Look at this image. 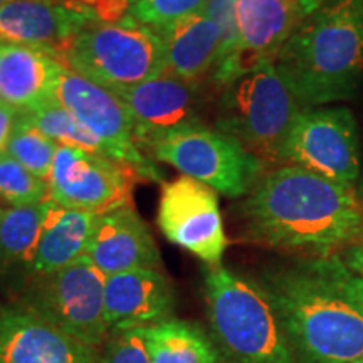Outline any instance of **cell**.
Listing matches in <instances>:
<instances>
[{
	"label": "cell",
	"instance_id": "5",
	"mask_svg": "<svg viewBox=\"0 0 363 363\" xmlns=\"http://www.w3.org/2000/svg\"><path fill=\"white\" fill-rule=\"evenodd\" d=\"M65 65L118 91L167 72V54L160 34L128 16L118 22H88L72 40Z\"/></svg>",
	"mask_w": 363,
	"mask_h": 363
},
{
	"label": "cell",
	"instance_id": "38",
	"mask_svg": "<svg viewBox=\"0 0 363 363\" xmlns=\"http://www.w3.org/2000/svg\"><path fill=\"white\" fill-rule=\"evenodd\" d=\"M362 6H363V0H362Z\"/></svg>",
	"mask_w": 363,
	"mask_h": 363
},
{
	"label": "cell",
	"instance_id": "7",
	"mask_svg": "<svg viewBox=\"0 0 363 363\" xmlns=\"http://www.w3.org/2000/svg\"><path fill=\"white\" fill-rule=\"evenodd\" d=\"M152 157L227 197L251 192L264 167L234 136L206 125L169 136L150 152Z\"/></svg>",
	"mask_w": 363,
	"mask_h": 363
},
{
	"label": "cell",
	"instance_id": "30",
	"mask_svg": "<svg viewBox=\"0 0 363 363\" xmlns=\"http://www.w3.org/2000/svg\"><path fill=\"white\" fill-rule=\"evenodd\" d=\"M101 22H118L130 16L138 0H78Z\"/></svg>",
	"mask_w": 363,
	"mask_h": 363
},
{
	"label": "cell",
	"instance_id": "19",
	"mask_svg": "<svg viewBox=\"0 0 363 363\" xmlns=\"http://www.w3.org/2000/svg\"><path fill=\"white\" fill-rule=\"evenodd\" d=\"M66 65L30 45L0 40V101L17 111L33 110L56 98Z\"/></svg>",
	"mask_w": 363,
	"mask_h": 363
},
{
	"label": "cell",
	"instance_id": "11",
	"mask_svg": "<svg viewBox=\"0 0 363 363\" xmlns=\"http://www.w3.org/2000/svg\"><path fill=\"white\" fill-rule=\"evenodd\" d=\"M130 113L136 145L145 155L169 136L203 123V88L167 71L130 88L113 91Z\"/></svg>",
	"mask_w": 363,
	"mask_h": 363
},
{
	"label": "cell",
	"instance_id": "26",
	"mask_svg": "<svg viewBox=\"0 0 363 363\" xmlns=\"http://www.w3.org/2000/svg\"><path fill=\"white\" fill-rule=\"evenodd\" d=\"M0 199L12 207L38 206L49 199V184L11 155L0 157Z\"/></svg>",
	"mask_w": 363,
	"mask_h": 363
},
{
	"label": "cell",
	"instance_id": "20",
	"mask_svg": "<svg viewBox=\"0 0 363 363\" xmlns=\"http://www.w3.org/2000/svg\"><path fill=\"white\" fill-rule=\"evenodd\" d=\"M98 216L94 212L62 207L48 199L44 202V225L33 274L43 278L83 257Z\"/></svg>",
	"mask_w": 363,
	"mask_h": 363
},
{
	"label": "cell",
	"instance_id": "39",
	"mask_svg": "<svg viewBox=\"0 0 363 363\" xmlns=\"http://www.w3.org/2000/svg\"><path fill=\"white\" fill-rule=\"evenodd\" d=\"M0 103H2V101H0Z\"/></svg>",
	"mask_w": 363,
	"mask_h": 363
},
{
	"label": "cell",
	"instance_id": "22",
	"mask_svg": "<svg viewBox=\"0 0 363 363\" xmlns=\"http://www.w3.org/2000/svg\"><path fill=\"white\" fill-rule=\"evenodd\" d=\"M152 363H220L219 352L201 326L170 320L138 328Z\"/></svg>",
	"mask_w": 363,
	"mask_h": 363
},
{
	"label": "cell",
	"instance_id": "8",
	"mask_svg": "<svg viewBox=\"0 0 363 363\" xmlns=\"http://www.w3.org/2000/svg\"><path fill=\"white\" fill-rule=\"evenodd\" d=\"M281 162L340 184L355 185L362 158L353 113L345 106L301 108L284 142Z\"/></svg>",
	"mask_w": 363,
	"mask_h": 363
},
{
	"label": "cell",
	"instance_id": "24",
	"mask_svg": "<svg viewBox=\"0 0 363 363\" xmlns=\"http://www.w3.org/2000/svg\"><path fill=\"white\" fill-rule=\"evenodd\" d=\"M21 113L35 128H39L44 135L52 138L57 145L83 148L88 150V152L108 157L106 148H104L101 140L89 128H86L78 118L72 115L67 108L62 106L56 98L40 104V106L33 108V110Z\"/></svg>",
	"mask_w": 363,
	"mask_h": 363
},
{
	"label": "cell",
	"instance_id": "12",
	"mask_svg": "<svg viewBox=\"0 0 363 363\" xmlns=\"http://www.w3.org/2000/svg\"><path fill=\"white\" fill-rule=\"evenodd\" d=\"M158 227L170 240L207 266L220 264L227 247L216 190L182 175L162 187Z\"/></svg>",
	"mask_w": 363,
	"mask_h": 363
},
{
	"label": "cell",
	"instance_id": "28",
	"mask_svg": "<svg viewBox=\"0 0 363 363\" xmlns=\"http://www.w3.org/2000/svg\"><path fill=\"white\" fill-rule=\"evenodd\" d=\"M101 363H152L138 330L115 331L104 348Z\"/></svg>",
	"mask_w": 363,
	"mask_h": 363
},
{
	"label": "cell",
	"instance_id": "32",
	"mask_svg": "<svg viewBox=\"0 0 363 363\" xmlns=\"http://www.w3.org/2000/svg\"><path fill=\"white\" fill-rule=\"evenodd\" d=\"M342 259L352 271H355L358 276L363 278V239L345 249V256Z\"/></svg>",
	"mask_w": 363,
	"mask_h": 363
},
{
	"label": "cell",
	"instance_id": "27",
	"mask_svg": "<svg viewBox=\"0 0 363 363\" xmlns=\"http://www.w3.org/2000/svg\"><path fill=\"white\" fill-rule=\"evenodd\" d=\"M208 0H138L130 16L135 21L162 30L182 19L203 12Z\"/></svg>",
	"mask_w": 363,
	"mask_h": 363
},
{
	"label": "cell",
	"instance_id": "36",
	"mask_svg": "<svg viewBox=\"0 0 363 363\" xmlns=\"http://www.w3.org/2000/svg\"><path fill=\"white\" fill-rule=\"evenodd\" d=\"M6 2H9V0H0V7H2Z\"/></svg>",
	"mask_w": 363,
	"mask_h": 363
},
{
	"label": "cell",
	"instance_id": "31",
	"mask_svg": "<svg viewBox=\"0 0 363 363\" xmlns=\"http://www.w3.org/2000/svg\"><path fill=\"white\" fill-rule=\"evenodd\" d=\"M19 113L16 108L9 106L6 103H0V157L7 155V147L11 142V136L16 126Z\"/></svg>",
	"mask_w": 363,
	"mask_h": 363
},
{
	"label": "cell",
	"instance_id": "9",
	"mask_svg": "<svg viewBox=\"0 0 363 363\" xmlns=\"http://www.w3.org/2000/svg\"><path fill=\"white\" fill-rule=\"evenodd\" d=\"M104 284L106 276L83 256L65 269L39 278L27 306L96 350L110 331L104 318Z\"/></svg>",
	"mask_w": 363,
	"mask_h": 363
},
{
	"label": "cell",
	"instance_id": "1",
	"mask_svg": "<svg viewBox=\"0 0 363 363\" xmlns=\"http://www.w3.org/2000/svg\"><path fill=\"white\" fill-rule=\"evenodd\" d=\"M242 217L254 242L306 257L331 256L363 239V199L355 185L296 165L261 177Z\"/></svg>",
	"mask_w": 363,
	"mask_h": 363
},
{
	"label": "cell",
	"instance_id": "35",
	"mask_svg": "<svg viewBox=\"0 0 363 363\" xmlns=\"http://www.w3.org/2000/svg\"><path fill=\"white\" fill-rule=\"evenodd\" d=\"M352 363H363V358H358V360H355V362H352Z\"/></svg>",
	"mask_w": 363,
	"mask_h": 363
},
{
	"label": "cell",
	"instance_id": "4",
	"mask_svg": "<svg viewBox=\"0 0 363 363\" xmlns=\"http://www.w3.org/2000/svg\"><path fill=\"white\" fill-rule=\"evenodd\" d=\"M207 315L230 363H294V353L264 286L227 269L203 272Z\"/></svg>",
	"mask_w": 363,
	"mask_h": 363
},
{
	"label": "cell",
	"instance_id": "18",
	"mask_svg": "<svg viewBox=\"0 0 363 363\" xmlns=\"http://www.w3.org/2000/svg\"><path fill=\"white\" fill-rule=\"evenodd\" d=\"M175 305L174 286L160 269H135L106 278L104 318L113 333L170 320Z\"/></svg>",
	"mask_w": 363,
	"mask_h": 363
},
{
	"label": "cell",
	"instance_id": "21",
	"mask_svg": "<svg viewBox=\"0 0 363 363\" xmlns=\"http://www.w3.org/2000/svg\"><path fill=\"white\" fill-rule=\"evenodd\" d=\"M165 45L167 71L189 81H202L216 69L222 48L219 26L206 12L157 30Z\"/></svg>",
	"mask_w": 363,
	"mask_h": 363
},
{
	"label": "cell",
	"instance_id": "3",
	"mask_svg": "<svg viewBox=\"0 0 363 363\" xmlns=\"http://www.w3.org/2000/svg\"><path fill=\"white\" fill-rule=\"evenodd\" d=\"M274 67L299 104L352 98L363 78L362 0H330L303 19Z\"/></svg>",
	"mask_w": 363,
	"mask_h": 363
},
{
	"label": "cell",
	"instance_id": "33",
	"mask_svg": "<svg viewBox=\"0 0 363 363\" xmlns=\"http://www.w3.org/2000/svg\"><path fill=\"white\" fill-rule=\"evenodd\" d=\"M328 2H330V0H294V4H296V6L299 7V11H301L305 19H306V17H310L311 13L320 11V9Z\"/></svg>",
	"mask_w": 363,
	"mask_h": 363
},
{
	"label": "cell",
	"instance_id": "17",
	"mask_svg": "<svg viewBox=\"0 0 363 363\" xmlns=\"http://www.w3.org/2000/svg\"><path fill=\"white\" fill-rule=\"evenodd\" d=\"M104 276L135 269H160L152 233L131 203L98 216L84 254Z\"/></svg>",
	"mask_w": 363,
	"mask_h": 363
},
{
	"label": "cell",
	"instance_id": "15",
	"mask_svg": "<svg viewBox=\"0 0 363 363\" xmlns=\"http://www.w3.org/2000/svg\"><path fill=\"white\" fill-rule=\"evenodd\" d=\"M94 19L78 0H9L0 7V40L30 45L65 62L72 40Z\"/></svg>",
	"mask_w": 363,
	"mask_h": 363
},
{
	"label": "cell",
	"instance_id": "10",
	"mask_svg": "<svg viewBox=\"0 0 363 363\" xmlns=\"http://www.w3.org/2000/svg\"><path fill=\"white\" fill-rule=\"evenodd\" d=\"M56 99L101 140L108 158L133 172L138 180H160V172L136 145L130 113L111 89L65 67Z\"/></svg>",
	"mask_w": 363,
	"mask_h": 363
},
{
	"label": "cell",
	"instance_id": "23",
	"mask_svg": "<svg viewBox=\"0 0 363 363\" xmlns=\"http://www.w3.org/2000/svg\"><path fill=\"white\" fill-rule=\"evenodd\" d=\"M43 225L44 202L4 211L0 217V276L33 272Z\"/></svg>",
	"mask_w": 363,
	"mask_h": 363
},
{
	"label": "cell",
	"instance_id": "34",
	"mask_svg": "<svg viewBox=\"0 0 363 363\" xmlns=\"http://www.w3.org/2000/svg\"><path fill=\"white\" fill-rule=\"evenodd\" d=\"M358 194H360V197L363 199V162H362V170H360V177H358Z\"/></svg>",
	"mask_w": 363,
	"mask_h": 363
},
{
	"label": "cell",
	"instance_id": "37",
	"mask_svg": "<svg viewBox=\"0 0 363 363\" xmlns=\"http://www.w3.org/2000/svg\"><path fill=\"white\" fill-rule=\"evenodd\" d=\"M2 214H4V208H2V207H0V217H2Z\"/></svg>",
	"mask_w": 363,
	"mask_h": 363
},
{
	"label": "cell",
	"instance_id": "6",
	"mask_svg": "<svg viewBox=\"0 0 363 363\" xmlns=\"http://www.w3.org/2000/svg\"><path fill=\"white\" fill-rule=\"evenodd\" d=\"M299 110L274 62H264L224 86L217 130L234 136L262 163H279Z\"/></svg>",
	"mask_w": 363,
	"mask_h": 363
},
{
	"label": "cell",
	"instance_id": "25",
	"mask_svg": "<svg viewBox=\"0 0 363 363\" xmlns=\"http://www.w3.org/2000/svg\"><path fill=\"white\" fill-rule=\"evenodd\" d=\"M57 147L59 145L52 138L35 128L22 113H19L7 147V155L24 165L30 174L49 182Z\"/></svg>",
	"mask_w": 363,
	"mask_h": 363
},
{
	"label": "cell",
	"instance_id": "14",
	"mask_svg": "<svg viewBox=\"0 0 363 363\" xmlns=\"http://www.w3.org/2000/svg\"><path fill=\"white\" fill-rule=\"evenodd\" d=\"M303 19L294 0H238L234 49L216 66L212 79L224 88L257 66L274 62Z\"/></svg>",
	"mask_w": 363,
	"mask_h": 363
},
{
	"label": "cell",
	"instance_id": "16",
	"mask_svg": "<svg viewBox=\"0 0 363 363\" xmlns=\"http://www.w3.org/2000/svg\"><path fill=\"white\" fill-rule=\"evenodd\" d=\"M0 363H101L94 348L27 305L0 306Z\"/></svg>",
	"mask_w": 363,
	"mask_h": 363
},
{
	"label": "cell",
	"instance_id": "29",
	"mask_svg": "<svg viewBox=\"0 0 363 363\" xmlns=\"http://www.w3.org/2000/svg\"><path fill=\"white\" fill-rule=\"evenodd\" d=\"M235 2L238 0H208L203 12L219 26L222 48L217 65L229 56L235 44Z\"/></svg>",
	"mask_w": 363,
	"mask_h": 363
},
{
	"label": "cell",
	"instance_id": "13",
	"mask_svg": "<svg viewBox=\"0 0 363 363\" xmlns=\"http://www.w3.org/2000/svg\"><path fill=\"white\" fill-rule=\"evenodd\" d=\"M133 172L111 158L59 145L49 177V199L67 208L104 214L131 203Z\"/></svg>",
	"mask_w": 363,
	"mask_h": 363
},
{
	"label": "cell",
	"instance_id": "2",
	"mask_svg": "<svg viewBox=\"0 0 363 363\" xmlns=\"http://www.w3.org/2000/svg\"><path fill=\"white\" fill-rule=\"evenodd\" d=\"M261 284L303 363L363 358V278L342 257H303L267 272Z\"/></svg>",
	"mask_w": 363,
	"mask_h": 363
}]
</instances>
